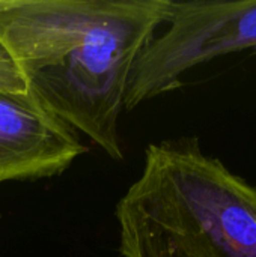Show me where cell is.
I'll use <instances>...</instances> for the list:
<instances>
[{
    "label": "cell",
    "mask_w": 256,
    "mask_h": 257,
    "mask_svg": "<svg viewBox=\"0 0 256 257\" xmlns=\"http://www.w3.org/2000/svg\"><path fill=\"white\" fill-rule=\"evenodd\" d=\"M0 3H2V0H0Z\"/></svg>",
    "instance_id": "obj_6"
},
{
    "label": "cell",
    "mask_w": 256,
    "mask_h": 257,
    "mask_svg": "<svg viewBox=\"0 0 256 257\" xmlns=\"http://www.w3.org/2000/svg\"><path fill=\"white\" fill-rule=\"evenodd\" d=\"M115 215L122 257H256V187L196 137L151 143Z\"/></svg>",
    "instance_id": "obj_2"
},
{
    "label": "cell",
    "mask_w": 256,
    "mask_h": 257,
    "mask_svg": "<svg viewBox=\"0 0 256 257\" xmlns=\"http://www.w3.org/2000/svg\"><path fill=\"white\" fill-rule=\"evenodd\" d=\"M164 24L134 65L127 110L180 87L181 75L196 65L237 51L256 53V0H169Z\"/></svg>",
    "instance_id": "obj_3"
},
{
    "label": "cell",
    "mask_w": 256,
    "mask_h": 257,
    "mask_svg": "<svg viewBox=\"0 0 256 257\" xmlns=\"http://www.w3.org/2000/svg\"><path fill=\"white\" fill-rule=\"evenodd\" d=\"M0 90L11 93H26L27 87L20 77L9 56L0 48Z\"/></svg>",
    "instance_id": "obj_5"
},
{
    "label": "cell",
    "mask_w": 256,
    "mask_h": 257,
    "mask_svg": "<svg viewBox=\"0 0 256 257\" xmlns=\"http://www.w3.org/2000/svg\"><path fill=\"white\" fill-rule=\"evenodd\" d=\"M86 151L75 130L30 92L0 90V184L62 175Z\"/></svg>",
    "instance_id": "obj_4"
},
{
    "label": "cell",
    "mask_w": 256,
    "mask_h": 257,
    "mask_svg": "<svg viewBox=\"0 0 256 257\" xmlns=\"http://www.w3.org/2000/svg\"><path fill=\"white\" fill-rule=\"evenodd\" d=\"M169 0H2L0 48L47 110L122 160L118 120Z\"/></svg>",
    "instance_id": "obj_1"
}]
</instances>
